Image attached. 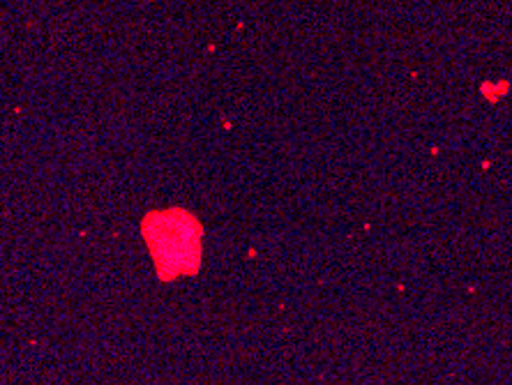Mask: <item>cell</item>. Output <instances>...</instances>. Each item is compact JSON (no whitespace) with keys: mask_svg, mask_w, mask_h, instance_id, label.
I'll return each mask as SVG.
<instances>
[{"mask_svg":"<svg viewBox=\"0 0 512 385\" xmlns=\"http://www.w3.org/2000/svg\"><path fill=\"white\" fill-rule=\"evenodd\" d=\"M143 238L162 279L197 273L201 263V224L185 210H155L143 220Z\"/></svg>","mask_w":512,"mask_h":385,"instance_id":"1","label":"cell"}]
</instances>
